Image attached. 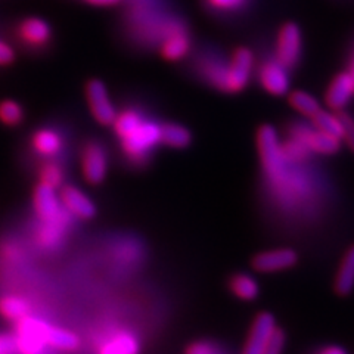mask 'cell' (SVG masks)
Listing matches in <instances>:
<instances>
[{
  "label": "cell",
  "instance_id": "1",
  "mask_svg": "<svg viewBox=\"0 0 354 354\" xmlns=\"http://www.w3.org/2000/svg\"><path fill=\"white\" fill-rule=\"evenodd\" d=\"M120 140L124 157L131 164L142 165L149 160L152 151L161 143V124L143 118L136 129Z\"/></svg>",
  "mask_w": 354,
  "mask_h": 354
},
{
  "label": "cell",
  "instance_id": "2",
  "mask_svg": "<svg viewBox=\"0 0 354 354\" xmlns=\"http://www.w3.org/2000/svg\"><path fill=\"white\" fill-rule=\"evenodd\" d=\"M257 149L266 179L279 173L290 162L286 160L282 140L278 131L270 124H264L257 131Z\"/></svg>",
  "mask_w": 354,
  "mask_h": 354
},
{
  "label": "cell",
  "instance_id": "3",
  "mask_svg": "<svg viewBox=\"0 0 354 354\" xmlns=\"http://www.w3.org/2000/svg\"><path fill=\"white\" fill-rule=\"evenodd\" d=\"M254 70V55L247 48H238L225 64L223 86L221 92L239 93L247 87Z\"/></svg>",
  "mask_w": 354,
  "mask_h": 354
},
{
  "label": "cell",
  "instance_id": "4",
  "mask_svg": "<svg viewBox=\"0 0 354 354\" xmlns=\"http://www.w3.org/2000/svg\"><path fill=\"white\" fill-rule=\"evenodd\" d=\"M48 324L40 319L26 316L17 322L15 346L21 354H41L46 347Z\"/></svg>",
  "mask_w": 354,
  "mask_h": 354
},
{
  "label": "cell",
  "instance_id": "5",
  "mask_svg": "<svg viewBox=\"0 0 354 354\" xmlns=\"http://www.w3.org/2000/svg\"><path fill=\"white\" fill-rule=\"evenodd\" d=\"M303 50V37L301 30L295 22H286L278 32L276 39V52L274 59L281 62L285 68L291 70L300 61Z\"/></svg>",
  "mask_w": 354,
  "mask_h": 354
},
{
  "label": "cell",
  "instance_id": "6",
  "mask_svg": "<svg viewBox=\"0 0 354 354\" xmlns=\"http://www.w3.org/2000/svg\"><path fill=\"white\" fill-rule=\"evenodd\" d=\"M35 209L41 223L66 225L68 213L64 208L57 189L40 183L35 191Z\"/></svg>",
  "mask_w": 354,
  "mask_h": 354
},
{
  "label": "cell",
  "instance_id": "7",
  "mask_svg": "<svg viewBox=\"0 0 354 354\" xmlns=\"http://www.w3.org/2000/svg\"><path fill=\"white\" fill-rule=\"evenodd\" d=\"M290 136L301 140L312 153L334 155L341 149L342 140L328 135V133L316 129L313 124L306 126L303 123H294L290 129Z\"/></svg>",
  "mask_w": 354,
  "mask_h": 354
},
{
  "label": "cell",
  "instance_id": "8",
  "mask_svg": "<svg viewBox=\"0 0 354 354\" xmlns=\"http://www.w3.org/2000/svg\"><path fill=\"white\" fill-rule=\"evenodd\" d=\"M86 99L88 109L99 124H113L117 117V109L111 101L106 86L101 80H91L86 84Z\"/></svg>",
  "mask_w": 354,
  "mask_h": 354
},
{
  "label": "cell",
  "instance_id": "9",
  "mask_svg": "<svg viewBox=\"0 0 354 354\" xmlns=\"http://www.w3.org/2000/svg\"><path fill=\"white\" fill-rule=\"evenodd\" d=\"M82 173L84 180L99 185L105 180L108 173V155L97 142H88L82 149Z\"/></svg>",
  "mask_w": 354,
  "mask_h": 354
},
{
  "label": "cell",
  "instance_id": "10",
  "mask_svg": "<svg viewBox=\"0 0 354 354\" xmlns=\"http://www.w3.org/2000/svg\"><path fill=\"white\" fill-rule=\"evenodd\" d=\"M278 328L273 315L260 313L252 322L245 346L241 354H264L274 329Z\"/></svg>",
  "mask_w": 354,
  "mask_h": 354
},
{
  "label": "cell",
  "instance_id": "11",
  "mask_svg": "<svg viewBox=\"0 0 354 354\" xmlns=\"http://www.w3.org/2000/svg\"><path fill=\"white\" fill-rule=\"evenodd\" d=\"M259 80L263 88L269 95L283 96L290 92V75L288 68L276 59L264 61L259 71Z\"/></svg>",
  "mask_w": 354,
  "mask_h": 354
},
{
  "label": "cell",
  "instance_id": "12",
  "mask_svg": "<svg viewBox=\"0 0 354 354\" xmlns=\"http://www.w3.org/2000/svg\"><path fill=\"white\" fill-rule=\"evenodd\" d=\"M298 261L297 252L291 248L263 251L252 259V268L261 273H276L294 268Z\"/></svg>",
  "mask_w": 354,
  "mask_h": 354
},
{
  "label": "cell",
  "instance_id": "13",
  "mask_svg": "<svg viewBox=\"0 0 354 354\" xmlns=\"http://www.w3.org/2000/svg\"><path fill=\"white\" fill-rule=\"evenodd\" d=\"M61 203L66 213L82 220H88L95 217L96 207L92 201V198L83 191H80L77 186L66 185L61 189L59 194Z\"/></svg>",
  "mask_w": 354,
  "mask_h": 354
},
{
  "label": "cell",
  "instance_id": "14",
  "mask_svg": "<svg viewBox=\"0 0 354 354\" xmlns=\"http://www.w3.org/2000/svg\"><path fill=\"white\" fill-rule=\"evenodd\" d=\"M354 95V75L341 73L335 75L325 92V104L330 111H342Z\"/></svg>",
  "mask_w": 354,
  "mask_h": 354
},
{
  "label": "cell",
  "instance_id": "15",
  "mask_svg": "<svg viewBox=\"0 0 354 354\" xmlns=\"http://www.w3.org/2000/svg\"><path fill=\"white\" fill-rule=\"evenodd\" d=\"M140 346L135 334L121 329L111 334L101 346L97 354H139Z\"/></svg>",
  "mask_w": 354,
  "mask_h": 354
},
{
  "label": "cell",
  "instance_id": "16",
  "mask_svg": "<svg viewBox=\"0 0 354 354\" xmlns=\"http://www.w3.org/2000/svg\"><path fill=\"white\" fill-rule=\"evenodd\" d=\"M191 49V40L187 37L185 28L174 27L167 36L162 39L161 55L167 61H180L183 59Z\"/></svg>",
  "mask_w": 354,
  "mask_h": 354
},
{
  "label": "cell",
  "instance_id": "17",
  "mask_svg": "<svg viewBox=\"0 0 354 354\" xmlns=\"http://www.w3.org/2000/svg\"><path fill=\"white\" fill-rule=\"evenodd\" d=\"M334 290L341 297L348 295L354 290V245H351L341 259L335 274Z\"/></svg>",
  "mask_w": 354,
  "mask_h": 354
},
{
  "label": "cell",
  "instance_id": "18",
  "mask_svg": "<svg viewBox=\"0 0 354 354\" xmlns=\"http://www.w3.org/2000/svg\"><path fill=\"white\" fill-rule=\"evenodd\" d=\"M19 36L31 46H43L50 39V27L40 18H28L21 24Z\"/></svg>",
  "mask_w": 354,
  "mask_h": 354
},
{
  "label": "cell",
  "instance_id": "19",
  "mask_svg": "<svg viewBox=\"0 0 354 354\" xmlns=\"http://www.w3.org/2000/svg\"><path fill=\"white\" fill-rule=\"evenodd\" d=\"M32 149L41 157H55L62 149V138L59 133L52 129H40L32 135Z\"/></svg>",
  "mask_w": 354,
  "mask_h": 354
},
{
  "label": "cell",
  "instance_id": "20",
  "mask_svg": "<svg viewBox=\"0 0 354 354\" xmlns=\"http://www.w3.org/2000/svg\"><path fill=\"white\" fill-rule=\"evenodd\" d=\"M192 135L185 126L177 123L161 124V143L173 149H183L191 145Z\"/></svg>",
  "mask_w": 354,
  "mask_h": 354
},
{
  "label": "cell",
  "instance_id": "21",
  "mask_svg": "<svg viewBox=\"0 0 354 354\" xmlns=\"http://www.w3.org/2000/svg\"><path fill=\"white\" fill-rule=\"evenodd\" d=\"M46 344L62 351H74L80 347V338L74 332L48 324Z\"/></svg>",
  "mask_w": 354,
  "mask_h": 354
},
{
  "label": "cell",
  "instance_id": "22",
  "mask_svg": "<svg viewBox=\"0 0 354 354\" xmlns=\"http://www.w3.org/2000/svg\"><path fill=\"white\" fill-rule=\"evenodd\" d=\"M229 286L234 295L243 301L256 300L260 292L259 282L254 279L251 274L247 273H236L232 276L229 281Z\"/></svg>",
  "mask_w": 354,
  "mask_h": 354
},
{
  "label": "cell",
  "instance_id": "23",
  "mask_svg": "<svg viewBox=\"0 0 354 354\" xmlns=\"http://www.w3.org/2000/svg\"><path fill=\"white\" fill-rule=\"evenodd\" d=\"M0 315L8 320L18 322L22 317L30 315V303L24 297L5 295L0 298Z\"/></svg>",
  "mask_w": 354,
  "mask_h": 354
},
{
  "label": "cell",
  "instance_id": "24",
  "mask_svg": "<svg viewBox=\"0 0 354 354\" xmlns=\"http://www.w3.org/2000/svg\"><path fill=\"white\" fill-rule=\"evenodd\" d=\"M288 101H290V105L297 111L298 114H301L306 118L312 120L320 109V104L317 102V99L310 95L304 91H295L290 95L288 97Z\"/></svg>",
  "mask_w": 354,
  "mask_h": 354
},
{
  "label": "cell",
  "instance_id": "25",
  "mask_svg": "<svg viewBox=\"0 0 354 354\" xmlns=\"http://www.w3.org/2000/svg\"><path fill=\"white\" fill-rule=\"evenodd\" d=\"M312 124L316 129L328 133V135L342 139V121L339 118V114L335 113V111L320 109L312 118Z\"/></svg>",
  "mask_w": 354,
  "mask_h": 354
},
{
  "label": "cell",
  "instance_id": "26",
  "mask_svg": "<svg viewBox=\"0 0 354 354\" xmlns=\"http://www.w3.org/2000/svg\"><path fill=\"white\" fill-rule=\"evenodd\" d=\"M143 117L138 113L136 109H123L121 113H117V117L113 121V129L114 133L117 135L118 139H123L124 136H127L129 133L136 129L140 123H142Z\"/></svg>",
  "mask_w": 354,
  "mask_h": 354
},
{
  "label": "cell",
  "instance_id": "27",
  "mask_svg": "<svg viewBox=\"0 0 354 354\" xmlns=\"http://www.w3.org/2000/svg\"><path fill=\"white\" fill-rule=\"evenodd\" d=\"M65 225L58 223H41V227L37 230V242L44 248H53L58 245L59 239L64 235Z\"/></svg>",
  "mask_w": 354,
  "mask_h": 354
},
{
  "label": "cell",
  "instance_id": "28",
  "mask_svg": "<svg viewBox=\"0 0 354 354\" xmlns=\"http://www.w3.org/2000/svg\"><path fill=\"white\" fill-rule=\"evenodd\" d=\"M39 174H40V183L52 186L55 189H58V187H61L64 183V171L58 162L50 161V162L43 164Z\"/></svg>",
  "mask_w": 354,
  "mask_h": 354
},
{
  "label": "cell",
  "instance_id": "29",
  "mask_svg": "<svg viewBox=\"0 0 354 354\" xmlns=\"http://www.w3.org/2000/svg\"><path fill=\"white\" fill-rule=\"evenodd\" d=\"M24 118V111L15 101H3L0 104V121L6 126H17Z\"/></svg>",
  "mask_w": 354,
  "mask_h": 354
},
{
  "label": "cell",
  "instance_id": "30",
  "mask_svg": "<svg viewBox=\"0 0 354 354\" xmlns=\"http://www.w3.org/2000/svg\"><path fill=\"white\" fill-rule=\"evenodd\" d=\"M339 118L342 121V142L346 143L347 148L354 152V118L344 113V111H338Z\"/></svg>",
  "mask_w": 354,
  "mask_h": 354
},
{
  "label": "cell",
  "instance_id": "31",
  "mask_svg": "<svg viewBox=\"0 0 354 354\" xmlns=\"http://www.w3.org/2000/svg\"><path fill=\"white\" fill-rule=\"evenodd\" d=\"M285 342H286L285 332L278 326L272 334V338L269 341L268 348H266L264 354H283Z\"/></svg>",
  "mask_w": 354,
  "mask_h": 354
},
{
  "label": "cell",
  "instance_id": "32",
  "mask_svg": "<svg viewBox=\"0 0 354 354\" xmlns=\"http://www.w3.org/2000/svg\"><path fill=\"white\" fill-rule=\"evenodd\" d=\"M247 2L248 0H205V3L216 10H236Z\"/></svg>",
  "mask_w": 354,
  "mask_h": 354
},
{
  "label": "cell",
  "instance_id": "33",
  "mask_svg": "<svg viewBox=\"0 0 354 354\" xmlns=\"http://www.w3.org/2000/svg\"><path fill=\"white\" fill-rule=\"evenodd\" d=\"M186 354H220V351L213 342L196 341L186 348Z\"/></svg>",
  "mask_w": 354,
  "mask_h": 354
},
{
  "label": "cell",
  "instance_id": "34",
  "mask_svg": "<svg viewBox=\"0 0 354 354\" xmlns=\"http://www.w3.org/2000/svg\"><path fill=\"white\" fill-rule=\"evenodd\" d=\"M14 350H17L15 337L0 335V354H10Z\"/></svg>",
  "mask_w": 354,
  "mask_h": 354
},
{
  "label": "cell",
  "instance_id": "35",
  "mask_svg": "<svg viewBox=\"0 0 354 354\" xmlns=\"http://www.w3.org/2000/svg\"><path fill=\"white\" fill-rule=\"evenodd\" d=\"M14 61V50L12 48L6 44L5 41L0 40V65H5Z\"/></svg>",
  "mask_w": 354,
  "mask_h": 354
},
{
  "label": "cell",
  "instance_id": "36",
  "mask_svg": "<svg viewBox=\"0 0 354 354\" xmlns=\"http://www.w3.org/2000/svg\"><path fill=\"white\" fill-rule=\"evenodd\" d=\"M316 354H348V353L339 346H326L324 348H320Z\"/></svg>",
  "mask_w": 354,
  "mask_h": 354
},
{
  "label": "cell",
  "instance_id": "37",
  "mask_svg": "<svg viewBox=\"0 0 354 354\" xmlns=\"http://www.w3.org/2000/svg\"><path fill=\"white\" fill-rule=\"evenodd\" d=\"M86 2L96 6H113V5H117L120 0H86Z\"/></svg>",
  "mask_w": 354,
  "mask_h": 354
}]
</instances>
